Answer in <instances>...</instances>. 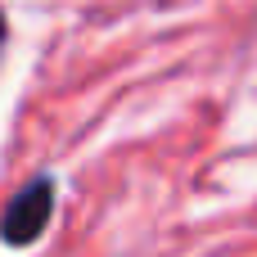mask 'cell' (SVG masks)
Returning <instances> with one entry per match:
<instances>
[{
  "label": "cell",
  "instance_id": "1",
  "mask_svg": "<svg viewBox=\"0 0 257 257\" xmlns=\"http://www.w3.org/2000/svg\"><path fill=\"white\" fill-rule=\"evenodd\" d=\"M50 217H54V181L36 176L9 199V208L0 217V239L14 244V248H27V244H36L45 235Z\"/></svg>",
  "mask_w": 257,
  "mask_h": 257
},
{
  "label": "cell",
  "instance_id": "2",
  "mask_svg": "<svg viewBox=\"0 0 257 257\" xmlns=\"http://www.w3.org/2000/svg\"><path fill=\"white\" fill-rule=\"evenodd\" d=\"M0 45H5V14H0Z\"/></svg>",
  "mask_w": 257,
  "mask_h": 257
}]
</instances>
